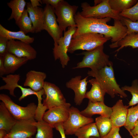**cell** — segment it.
I'll return each instance as SVG.
<instances>
[{
    "instance_id": "obj_1",
    "label": "cell",
    "mask_w": 138,
    "mask_h": 138,
    "mask_svg": "<svg viewBox=\"0 0 138 138\" xmlns=\"http://www.w3.org/2000/svg\"><path fill=\"white\" fill-rule=\"evenodd\" d=\"M77 27L72 38L84 33H95L111 38L112 43L118 42L124 37L127 31L126 27L120 20H114L113 26L108 25L110 18L97 19L86 18L78 12L74 16Z\"/></svg>"
},
{
    "instance_id": "obj_2",
    "label": "cell",
    "mask_w": 138,
    "mask_h": 138,
    "mask_svg": "<svg viewBox=\"0 0 138 138\" xmlns=\"http://www.w3.org/2000/svg\"><path fill=\"white\" fill-rule=\"evenodd\" d=\"M88 76L94 78L102 89L112 98L116 95L125 98L127 95L120 87L116 80L113 65L97 70L89 71Z\"/></svg>"
},
{
    "instance_id": "obj_3",
    "label": "cell",
    "mask_w": 138,
    "mask_h": 138,
    "mask_svg": "<svg viewBox=\"0 0 138 138\" xmlns=\"http://www.w3.org/2000/svg\"><path fill=\"white\" fill-rule=\"evenodd\" d=\"M103 50L102 45L91 50L83 52L80 54L84 55L82 60L73 68L87 67L91 70H97L113 65L112 62L109 60V56L104 52Z\"/></svg>"
},
{
    "instance_id": "obj_4",
    "label": "cell",
    "mask_w": 138,
    "mask_h": 138,
    "mask_svg": "<svg viewBox=\"0 0 138 138\" xmlns=\"http://www.w3.org/2000/svg\"><path fill=\"white\" fill-rule=\"evenodd\" d=\"M110 39L98 33H84L72 38L68 52L72 53L78 50H91L103 45Z\"/></svg>"
},
{
    "instance_id": "obj_5",
    "label": "cell",
    "mask_w": 138,
    "mask_h": 138,
    "mask_svg": "<svg viewBox=\"0 0 138 138\" xmlns=\"http://www.w3.org/2000/svg\"><path fill=\"white\" fill-rule=\"evenodd\" d=\"M81 7L82 10L80 14L85 18L101 19L108 17L121 21L122 19L119 13L111 8L109 0H101L100 3L93 6L86 2H83L81 4Z\"/></svg>"
},
{
    "instance_id": "obj_6",
    "label": "cell",
    "mask_w": 138,
    "mask_h": 138,
    "mask_svg": "<svg viewBox=\"0 0 138 138\" xmlns=\"http://www.w3.org/2000/svg\"><path fill=\"white\" fill-rule=\"evenodd\" d=\"M0 100L5 104L11 114L17 120L35 119L37 106L31 102L25 107H22L15 103L8 95L1 94Z\"/></svg>"
},
{
    "instance_id": "obj_7",
    "label": "cell",
    "mask_w": 138,
    "mask_h": 138,
    "mask_svg": "<svg viewBox=\"0 0 138 138\" xmlns=\"http://www.w3.org/2000/svg\"><path fill=\"white\" fill-rule=\"evenodd\" d=\"M77 29L76 26L70 27L64 32V36L54 43L53 53L55 60H59L62 68L66 66L70 60L67 52L72 37Z\"/></svg>"
},
{
    "instance_id": "obj_8",
    "label": "cell",
    "mask_w": 138,
    "mask_h": 138,
    "mask_svg": "<svg viewBox=\"0 0 138 138\" xmlns=\"http://www.w3.org/2000/svg\"><path fill=\"white\" fill-rule=\"evenodd\" d=\"M78 8V6L71 5L67 2L61 0L54 8L57 21L63 31H65L67 27L76 26L74 17Z\"/></svg>"
},
{
    "instance_id": "obj_9",
    "label": "cell",
    "mask_w": 138,
    "mask_h": 138,
    "mask_svg": "<svg viewBox=\"0 0 138 138\" xmlns=\"http://www.w3.org/2000/svg\"><path fill=\"white\" fill-rule=\"evenodd\" d=\"M45 97L42 104L47 109L70 104L67 102L61 90L55 84L45 81L43 87Z\"/></svg>"
},
{
    "instance_id": "obj_10",
    "label": "cell",
    "mask_w": 138,
    "mask_h": 138,
    "mask_svg": "<svg viewBox=\"0 0 138 138\" xmlns=\"http://www.w3.org/2000/svg\"><path fill=\"white\" fill-rule=\"evenodd\" d=\"M94 121L92 118L83 116L77 108L72 107L69 109L68 118L62 125L65 135H72L80 128Z\"/></svg>"
},
{
    "instance_id": "obj_11",
    "label": "cell",
    "mask_w": 138,
    "mask_h": 138,
    "mask_svg": "<svg viewBox=\"0 0 138 138\" xmlns=\"http://www.w3.org/2000/svg\"><path fill=\"white\" fill-rule=\"evenodd\" d=\"M54 8L46 4L43 9V29L53 39L54 43L63 36V31L57 23Z\"/></svg>"
},
{
    "instance_id": "obj_12",
    "label": "cell",
    "mask_w": 138,
    "mask_h": 138,
    "mask_svg": "<svg viewBox=\"0 0 138 138\" xmlns=\"http://www.w3.org/2000/svg\"><path fill=\"white\" fill-rule=\"evenodd\" d=\"M35 119L17 121L10 131L4 138H30L37 132V127L33 124Z\"/></svg>"
},
{
    "instance_id": "obj_13",
    "label": "cell",
    "mask_w": 138,
    "mask_h": 138,
    "mask_svg": "<svg viewBox=\"0 0 138 138\" xmlns=\"http://www.w3.org/2000/svg\"><path fill=\"white\" fill-rule=\"evenodd\" d=\"M19 57H26L29 60L35 59L37 52L30 44L20 41L11 40L8 42L7 52Z\"/></svg>"
},
{
    "instance_id": "obj_14",
    "label": "cell",
    "mask_w": 138,
    "mask_h": 138,
    "mask_svg": "<svg viewBox=\"0 0 138 138\" xmlns=\"http://www.w3.org/2000/svg\"><path fill=\"white\" fill-rule=\"evenodd\" d=\"M1 78L6 84L0 87V90H8L11 96L16 97L14 94V90L16 88H19L22 93L21 96L18 99L19 101H21L29 95L34 94L37 96L38 94V92L34 91L30 88L24 87L18 84V82L20 79L19 74H9L6 77H2Z\"/></svg>"
},
{
    "instance_id": "obj_15",
    "label": "cell",
    "mask_w": 138,
    "mask_h": 138,
    "mask_svg": "<svg viewBox=\"0 0 138 138\" xmlns=\"http://www.w3.org/2000/svg\"><path fill=\"white\" fill-rule=\"evenodd\" d=\"M71 104L55 107L45 112L42 119L53 126L57 123H63L68 119Z\"/></svg>"
},
{
    "instance_id": "obj_16",
    "label": "cell",
    "mask_w": 138,
    "mask_h": 138,
    "mask_svg": "<svg viewBox=\"0 0 138 138\" xmlns=\"http://www.w3.org/2000/svg\"><path fill=\"white\" fill-rule=\"evenodd\" d=\"M88 77L82 79L81 76H77L72 78L66 83V87L74 91V101L76 105H80L85 98L88 82Z\"/></svg>"
},
{
    "instance_id": "obj_17",
    "label": "cell",
    "mask_w": 138,
    "mask_h": 138,
    "mask_svg": "<svg viewBox=\"0 0 138 138\" xmlns=\"http://www.w3.org/2000/svg\"><path fill=\"white\" fill-rule=\"evenodd\" d=\"M128 106L124 105L121 99L118 100L112 107V112L110 119L112 127H120L125 125L126 121Z\"/></svg>"
},
{
    "instance_id": "obj_18",
    "label": "cell",
    "mask_w": 138,
    "mask_h": 138,
    "mask_svg": "<svg viewBox=\"0 0 138 138\" xmlns=\"http://www.w3.org/2000/svg\"><path fill=\"white\" fill-rule=\"evenodd\" d=\"M47 75L44 72L30 70L26 74L23 85L29 87L35 92H38L43 89Z\"/></svg>"
},
{
    "instance_id": "obj_19",
    "label": "cell",
    "mask_w": 138,
    "mask_h": 138,
    "mask_svg": "<svg viewBox=\"0 0 138 138\" xmlns=\"http://www.w3.org/2000/svg\"><path fill=\"white\" fill-rule=\"evenodd\" d=\"M112 112V107L106 105L103 102H92L89 101L87 107L80 113L83 116L88 117H91L95 114H99L110 118Z\"/></svg>"
},
{
    "instance_id": "obj_20",
    "label": "cell",
    "mask_w": 138,
    "mask_h": 138,
    "mask_svg": "<svg viewBox=\"0 0 138 138\" xmlns=\"http://www.w3.org/2000/svg\"><path fill=\"white\" fill-rule=\"evenodd\" d=\"M27 10L35 32H41L43 30V9L39 7H33L30 2L27 3Z\"/></svg>"
},
{
    "instance_id": "obj_21",
    "label": "cell",
    "mask_w": 138,
    "mask_h": 138,
    "mask_svg": "<svg viewBox=\"0 0 138 138\" xmlns=\"http://www.w3.org/2000/svg\"><path fill=\"white\" fill-rule=\"evenodd\" d=\"M5 75L14 73L29 60L26 57H19L7 52L4 56Z\"/></svg>"
},
{
    "instance_id": "obj_22",
    "label": "cell",
    "mask_w": 138,
    "mask_h": 138,
    "mask_svg": "<svg viewBox=\"0 0 138 138\" xmlns=\"http://www.w3.org/2000/svg\"><path fill=\"white\" fill-rule=\"evenodd\" d=\"M17 120L13 117L2 101L0 102V130L9 133Z\"/></svg>"
},
{
    "instance_id": "obj_23",
    "label": "cell",
    "mask_w": 138,
    "mask_h": 138,
    "mask_svg": "<svg viewBox=\"0 0 138 138\" xmlns=\"http://www.w3.org/2000/svg\"><path fill=\"white\" fill-rule=\"evenodd\" d=\"M88 82L92 86L90 90L86 92L85 98L88 99L89 101L92 102H104V96L106 93L96 79L95 78L91 79Z\"/></svg>"
},
{
    "instance_id": "obj_24",
    "label": "cell",
    "mask_w": 138,
    "mask_h": 138,
    "mask_svg": "<svg viewBox=\"0 0 138 138\" xmlns=\"http://www.w3.org/2000/svg\"><path fill=\"white\" fill-rule=\"evenodd\" d=\"M0 36L6 38L9 40L16 39L30 44L33 43L34 39L26 35L21 31H13L9 30L0 24Z\"/></svg>"
},
{
    "instance_id": "obj_25",
    "label": "cell",
    "mask_w": 138,
    "mask_h": 138,
    "mask_svg": "<svg viewBox=\"0 0 138 138\" xmlns=\"http://www.w3.org/2000/svg\"><path fill=\"white\" fill-rule=\"evenodd\" d=\"M109 47L111 48L119 47L115 51L117 53L124 47H130L133 48H138V33L127 34L118 42L110 44Z\"/></svg>"
},
{
    "instance_id": "obj_26",
    "label": "cell",
    "mask_w": 138,
    "mask_h": 138,
    "mask_svg": "<svg viewBox=\"0 0 138 138\" xmlns=\"http://www.w3.org/2000/svg\"><path fill=\"white\" fill-rule=\"evenodd\" d=\"M27 4L24 0H12L7 3V5L12 10L11 15L8 20L14 19L15 23L17 22L24 12Z\"/></svg>"
},
{
    "instance_id": "obj_27",
    "label": "cell",
    "mask_w": 138,
    "mask_h": 138,
    "mask_svg": "<svg viewBox=\"0 0 138 138\" xmlns=\"http://www.w3.org/2000/svg\"><path fill=\"white\" fill-rule=\"evenodd\" d=\"M33 124L37 128L35 138H53L54 127L44 120L35 121Z\"/></svg>"
},
{
    "instance_id": "obj_28",
    "label": "cell",
    "mask_w": 138,
    "mask_h": 138,
    "mask_svg": "<svg viewBox=\"0 0 138 138\" xmlns=\"http://www.w3.org/2000/svg\"><path fill=\"white\" fill-rule=\"evenodd\" d=\"M77 138H89L91 137H100L95 122L86 124L78 130L74 134Z\"/></svg>"
},
{
    "instance_id": "obj_29",
    "label": "cell",
    "mask_w": 138,
    "mask_h": 138,
    "mask_svg": "<svg viewBox=\"0 0 138 138\" xmlns=\"http://www.w3.org/2000/svg\"><path fill=\"white\" fill-rule=\"evenodd\" d=\"M95 121L100 137L101 138L107 135L112 128L110 118L100 116L96 118Z\"/></svg>"
},
{
    "instance_id": "obj_30",
    "label": "cell",
    "mask_w": 138,
    "mask_h": 138,
    "mask_svg": "<svg viewBox=\"0 0 138 138\" xmlns=\"http://www.w3.org/2000/svg\"><path fill=\"white\" fill-rule=\"evenodd\" d=\"M26 9H25L18 21L16 22L20 30L26 34L28 33H34L35 31Z\"/></svg>"
},
{
    "instance_id": "obj_31",
    "label": "cell",
    "mask_w": 138,
    "mask_h": 138,
    "mask_svg": "<svg viewBox=\"0 0 138 138\" xmlns=\"http://www.w3.org/2000/svg\"><path fill=\"white\" fill-rule=\"evenodd\" d=\"M136 0H109V5L113 10L120 13L134 5Z\"/></svg>"
},
{
    "instance_id": "obj_32",
    "label": "cell",
    "mask_w": 138,
    "mask_h": 138,
    "mask_svg": "<svg viewBox=\"0 0 138 138\" xmlns=\"http://www.w3.org/2000/svg\"><path fill=\"white\" fill-rule=\"evenodd\" d=\"M138 119V104L132 106L128 110L126 119L124 127L129 132L134 128L135 123Z\"/></svg>"
},
{
    "instance_id": "obj_33",
    "label": "cell",
    "mask_w": 138,
    "mask_h": 138,
    "mask_svg": "<svg viewBox=\"0 0 138 138\" xmlns=\"http://www.w3.org/2000/svg\"><path fill=\"white\" fill-rule=\"evenodd\" d=\"M124 91L129 92L132 95V98L129 102L128 106H133L138 104V80L135 79L132 82L131 86H125L121 88Z\"/></svg>"
},
{
    "instance_id": "obj_34",
    "label": "cell",
    "mask_w": 138,
    "mask_h": 138,
    "mask_svg": "<svg viewBox=\"0 0 138 138\" xmlns=\"http://www.w3.org/2000/svg\"><path fill=\"white\" fill-rule=\"evenodd\" d=\"M122 17L128 18L133 22L138 21V1L133 6L120 13Z\"/></svg>"
},
{
    "instance_id": "obj_35",
    "label": "cell",
    "mask_w": 138,
    "mask_h": 138,
    "mask_svg": "<svg viewBox=\"0 0 138 138\" xmlns=\"http://www.w3.org/2000/svg\"><path fill=\"white\" fill-rule=\"evenodd\" d=\"M121 21L127 28L124 37L132 33H138V21L133 22L129 19L122 17Z\"/></svg>"
},
{
    "instance_id": "obj_36",
    "label": "cell",
    "mask_w": 138,
    "mask_h": 138,
    "mask_svg": "<svg viewBox=\"0 0 138 138\" xmlns=\"http://www.w3.org/2000/svg\"><path fill=\"white\" fill-rule=\"evenodd\" d=\"M9 40L6 38L0 36V56L4 57L7 52Z\"/></svg>"
},
{
    "instance_id": "obj_37",
    "label": "cell",
    "mask_w": 138,
    "mask_h": 138,
    "mask_svg": "<svg viewBox=\"0 0 138 138\" xmlns=\"http://www.w3.org/2000/svg\"><path fill=\"white\" fill-rule=\"evenodd\" d=\"M119 128H112L108 134L102 138H122L119 133Z\"/></svg>"
},
{
    "instance_id": "obj_38",
    "label": "cell",
    "mask_w": 138,
    "mask_h": 138,
    "mask_svg": "<svg viewBox=\"0 0 138 138\" xmlns=\"http://www.w3.org/2000/svg\"><path fill=\"white\" fill-rule=\"evenodd\" d=\"M62 123H59L55 124L54 127L60 133L61 138H66L65 134L63 128Z\"/></svg>"
},
{
    "instance_id": "obj_39",
    "label": "cell",
    "mask_w": 138,
    "mask_h": 138,
    "mask_svg": "<svg viewBox=\"0 0 138 138\" xmlns=\"http://www.w3.org/2000/svg\"><path fill=\"white\" fill-rule=\"evenodd\" d=\"M42 3L49 4L54 8L58 5L61 0H42Z\"/></svg>"
},
{
    "instance_id": "obj_40",
    "label": "cell",
    "mask_w": 138,
    "mask_h": 138,
    "mask_svg": "<svg viewBox=\"0 0 138 138\" xmlns=\"http://www.w3.org/2000/svg\"><path fill=\"white\" fill-rule=\"evenodd\" d=\"M5 75V69L4 63V57L0 56V77Z\"/></svg>"
},
{
    "instance_id": "obj_41",
    "label": "cell",
    "mask_w": 138,
    "mask_h": 138,
    "mask_svg": "<svg viewBox=\"0 0 138 138\" xmlns=\"http://www.w3.org/2000/svg\"><path fill=\"white\" fill-rule=\"evenodd\" d=\"M129 133L131 136L138 134V119L136 122L133 129Z\"/></svg>"
},
{
    "instance_id": "obj_42",
    "label": "cell",
    "mask_w": 138,
    "mask_h": 138,
    "mask_svg": "<svg viewBox=\"0 0 138 138\" xmlns=\"http://www.w3.org/2000/svg\"><path fill=\"white\" fill-rule=\"evenodd\" d=\"M30 3L33 7H36L41 6L40 3L42 4L41 0H30Z\"/></svg>"
},
{
    "instance_id": "obj_43",
    "label": "cell",
    "mask_w": 138,
    "mask_h": 138,
    "mask_svg": "<svg viewBox=\"0 0 138 138\" xmlns=\"http://www.w3.org/2000/svg\"><path fill=\"white\" fill-rule=\"evenodd\" d=\"M7 133V132L5 130H0V138H4Z\"/></svg>"
},
{
    "instance_id": "obj_44",
    "label": "cell",
    "mask_w": 138,
    "mask_h": 138,
    "mask_svg": "<svg viewBox=\"0 0 138 138\" xmlns=\"http://www.w3.org/2000/svg\"><path fill=\"white\" fill-rule=\"evenodd\" d=\"M132 136L133 138H138V134Z\"/></svg>"
},
{
    "instance_id": "obj_45",
    "label": "cell",
    "mask_w": 138,
    "mask_h": 138,
    "mask_svg": "<svg viewBox=\"0 0 138 138\" xmlns=\"http://www.w3.org/2000/svg\"><path fill=\"white\" fill-rule=\"evenodd\" d=\"M89 138H101L100 137H90Z\"/></svg>"
},
{
    "instance_id": "obj_46",
    "label": "cell",
    "mask_w": 138,
    "mask_h": 138,
    "mask_svg": "<svg viewBox=\"0 0 138 138\" xmlns=\"http://www.w3.org/2000/svg\"><path fill=\"white\" fill-rule=\"evenodd\" d=\"M30 138H33L32 137H31Z\"/></svg>"
},
{
    "instance_id": "obj_47",
    "label": "cell",
    "mask_w": 138,
    "mask_h": 138,
    "mask_svg": "<svg viewBox=\"0 0 138 138\" xmlns=\"http://www.w3.org/2000/svg\"></svg>"
}]
</instances>
